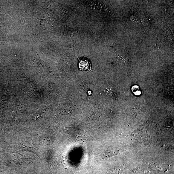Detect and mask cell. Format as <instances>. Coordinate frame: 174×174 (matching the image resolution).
Instances as JSON below:
<instances>
[{"instance_id": "3", "label": "cell", "mask_w": 174, "mask_h": 174, "mask_svg": "<svg viewBox=\"0 0 174 174\" xmlns=\"http://www.w3.org/2000/svg\"><path fill=\"white\" fill-rule=\"evenodd\" d=\"M123 170V168L121 167H115L110 170L109 174H121Z\"/></svg>"}, {"instance_id": "4", "label": "cell", "mask_w": 174, "mask_h": 174, "mask_svg": "<svg viewBox=\"0 0 174 174\" xmlns=\"http://www.w3.org/2000/svg\"><path fill=\"white\" fill-rule=\"evenodd\" d=\"M139 87L137 86H135L132 87V90L135 95L139 96L141 94L140 91H138Z\"/></svg>"}, {"instance_id": "1", "label": "cell", "mask_w": 174, "mask_h": 174, "mask_svg": "<svg viewBox=\"0 0 174 174\" xmlns=\"http://www.w3.org/2000/svg\"><path fill=\"white\" fill-rule=\"evenodd\" d=\"M90 62L85 58L79 59V67L82 71H90L91 69Z\"/></svg>"}, {"instance_id": "2", "label": "cell", "mask_w": 174, "mask_h": 174, "mask_svg": "<svg viewBox=\"0 0 174 174\" xmlns=\"http://www.w3.org/2000/svg\"><path fill=\"white\" fill-rule=\"evenodd\" d=\"M118 151L115 150H110L105 152L103 155V158H109L112 156H115L118 154Z\"/></svg>"}]
</instances>
